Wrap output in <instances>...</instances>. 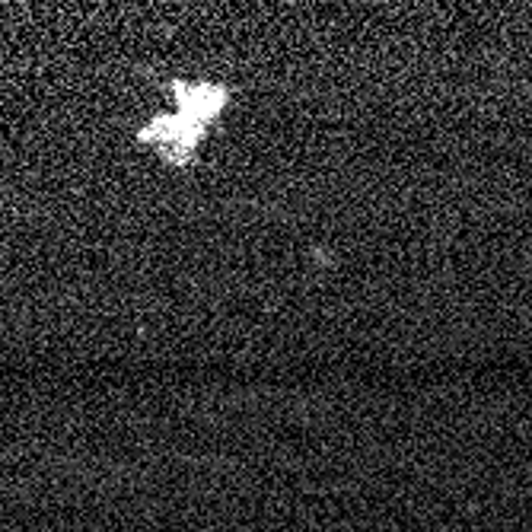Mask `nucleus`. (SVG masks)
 <instances>
[{"instance_id":"1","label":"nucleus","mask_w":532,"mask_h":532,"mask_svg":"<svg viewBox=\"0 0 532 532\" xmlns=\"http://www.w3.org/2000/svg\"><path fill=\"white\" fill-rule=\"evenodd\" d=\"M204 134H208L204 128L192 125L179 112H166V115L150 118V121L140 128L138 140L144 147H153L169 166H188L194 159V153H198Z\"/></svg>"},{"instance_id":"2","label":"nucleus","mask_w":532,"mask_h":532,"mask_svg":"<svg viewBox=\"0 0 532 532\" xmlns=\"http://www.w3.org/2000/svg\"><path fill=\"white\" fill-rule=\"evenodd\" d=\"M166 90L175 102V112H179L182 118H188L192 125L204 128V131L211 128V121L220 115V109L230 99V90L220 84H185V80H173Z\"/></svg>"}]
</instances>
